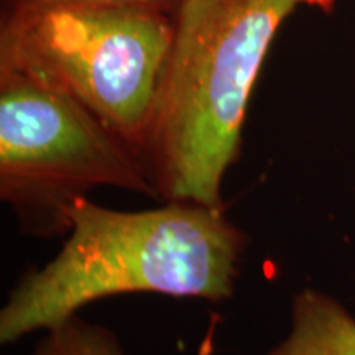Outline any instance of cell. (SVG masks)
Segmentation results:
<instances>
[{"instance_id":"7a4b0ae2","label":"cell","mask_w":355,"mask_h":355,"mask_svg":"<svg viewBox=\"0 0 355 355\" xmlns=\"http://www.w3.org/2000/svg\"><path fill=\"white\" fill-rule=\"evenodd\" d=\"M337 0H181L170 58L140 153L158 201L224 207L248 101L278 30Z\"/></svg>"},{"instance_id":"52a82bcc","label":"cell","mask_w":355,"mask_h":355,"mask_svg":"<svg viewBox=\"0 0 355 355\" xmlns=\"http://www.w3.org/2000/svg\"><path fill=\"white\" fill-rule=\"evenodd\" d=\"M173 0H17V8H37L55 6L87 7H148L163 10Z\"/></svg>"},{"instance_id":"ba28073f","label":"cell","mask_w":355,"mask_h":355,"mask_svg":"<svg viewBox=\"0 0 355 355\" xmlns=\"http://www.w3.org/2000/svg\"><path fill=\"white\" fill-rule=\"evenodd\" d=\"M178 2H181V0H178Z\"/></svg>"},{"instance_id":"8992f818","label":"cell","mask_w":355,"mask_h":355,"mask_svg":"<svg viewBox=\"0 0 355 355\" xmlns=\"http://www.w3.org/2000/svg\"><path fill=\"white\" fill-rule=\"evenodd\" d=\"M32 355H125V352L112 329L74 314L44 331Z\"/></svg>"},{"instance_id":"6da1fadb","label":"cell","mask_w":355,"mask_h":355,"mask_svg":"<svg viewBox=\"0 0 355 355\" xmlns=\"http://www.w3.org/2000/svg\"><path fill=\"white\" fill-rule=\"evenodd\" d=\"M248 237L225 207L170 201L115 211L81 198L55 259L26 272L0 309V344L12 345L130 293L220 303L234 296Z\"/></svg>"},{"instance_id":"5b68a950","label":"cell","mask_w":355,"mask_h":355,"mask_svg":"<svg viewBox=\"0 0 355 355\" xmlns=\"http://www.w3.org/2000/svg\"><path fill=\"white\" fill-rule=\"evenodd\" d=\"M265 355H355V316L327 293L301 290L291 301L290 332Z\"/></svg>"},{"instance_id":"3957f363","label":"cell","mask_w":355,"mask_h":355,"mask_svg":"<svg viewBox=\"0 0 355 355\" xmlns=\"http://www.w3.org/2000/svg\"><path fill=\"white\" fill-rule=\"evenodd\" d=\"M96 188L157 199L140 150L83 102L0 63V199L25 235L69 232V209Z\"/></svg>"},{"instance_id":"277c9868","label":"cell","mask_w":355,"mask_h":355,"mask_svg":"<svg viewBox=\"0 0 355 355\" xmlns=\"http://www.w3.org/2000/svg\"><path fill=\"white\" fill-rule=\"evenodd\" d=\"M173 37L159 8H17L2 32L0 63L64 89L140 150Z\"/></svg>"}]
</instances>
